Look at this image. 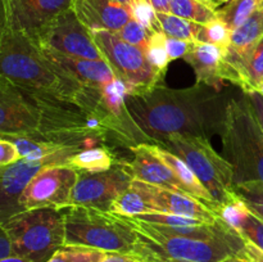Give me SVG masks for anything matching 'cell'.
<instances>
[{"label":"cell","mask_w":263,"mask_h":262,"mask_svg":"<svg viewBox=\"0 0 263 262\" xmlns=\"http://www.w3.org/2000/svg\"><path fill=\"white\" fill-rule=\"evenodd\" d=\"M229 48L195 41L189 53L184 57L185 61L194 68L197 84H204L215 89H220L223 82L229 81L228 62Z\"/></svg>","instance_id":"obj_14"},{"label":"cell","mask_w":263,"mask_h":262,"mask_svg":"<svg viewBox=\"0 0 263 262\" xmlns=\"http://www.w3.org/2000/svg\"><path fill=\"white\" fill-rule=\"evenodd\" d=\"M0 76L20 87L73 103L100 117V87L87 86L51 63L40 46L12 22L0 0Z\"/></svg>","instance_id":"obj_2"},{"label":"cell","mask_w":263,"mask_h":262,"mask_svg":"<svg viewBox=\"0 0 263 262\" xmlns=\"http://www.w3.org/2000/svg\"><path fill=\"white\" fill-rule=\"evenodd\" d=\"M235 194L246 203L252 213L263 221V182L251 181L234 186Z\"/></svg>","instance_id":"obj_29"},{"label":"cell","mask_w":263,"mask_h":262,"mask_svg":"<svg viewBox=\"0 0 263 262\" xmlns=\"http://www.w3.org/2000/svg\"><path fill=\"white\" fill-rule=\"evenodd\" d=\"M136 220L144 221L148 223H154V225L162 226H195L202 225L204 222H212V221H203L199 218L185 217V216L174 215V213H163V212H153L146 213V215L134 217Z\"/></svg>","instance_id":"obj_31"},{"label":"cell","mask_w":263,"mask_h":262,"mask_svg":"<svg viewBox=\"0 0 263 262\" xmlns=\"http://www.w3.org/2000/svg\"><path fill=\"white\" fill-rule=\"evenodd\" d=\"M79 171L66 163L48 164L32 177L20 198L21 210L71 205V197Z\"/></svg>","instance_id":"obj_9"},{"label":"cell","mask_w":263,"mask_h":262,"mask_svg":"<svg viewBox=\"0 0 263 262\" xmlns=\"http://www.w3.org/2000/svg\"><path fill=\"white\" fill-rule=\"evenodd\" d=\"M159 27L167 38L179 39V40L198 41L202 25L192 22L185 18L177 17L172 13H157Z\"/></svg>","instance_id":"obj_24"},{"label":"cell","mask_w":263,"mask_h":262,"mask_svg":"<svg viewBox=\"0 0 263 262\" xmlns=\"http://www.w3.org/2000/svg\"><path fill=\"white\" fill-rule=\"evenodd\" d=\"M64 246H81L104 252L133 253L138 233L128 217L84 205L62 208Z\"/></svg>","instance_id":"obj_4"},{"label":"cell","mask_w":263,"mask_h":262,"mask_svg":"<svg viewBox=\"0 0 263 262\" xmlns=\"http://www.w3.org/2000/svg\"><path fill=\"white\" fill-rule=\"evenodd\" d=\"M116 33H117V36H120L122 40H125L126 43L131 44V45L134 46H138L139 49H141V50L144 51L146 50L149 39L153 35V33L149 32L143 25H140V23L135 20L128 21V22Z\"/></svg>","instance_id":"obj_32"},{"label":"cell","mask_w":263,"mask_h":262,"mask_svg":"<svg viewBox=\"0 0 263 262\" xmlns=\"http://www.w3.org/2000/svg\"><path fill=\"white\" fill-rule=\"evenodd\" d=\"M109 212L122 217L134 218L146 213L159 212V210L149 189V184L133 179L130 186L113 200Z\"/></svg>","instance_id":"obj_20"},{"label":"cell","mask_w":263,"mask_h":262,"mask_svg":"<svg viewBox=\"0 0 263 262\" xmlns=\"http://www.w3.org/2000/svg\"><path fill=\"white\" fill-rule=\"evenodd\" d=\"M223 152L234 171V186L263 182V133L248 98L231 99L222 133Z\"/></svg>","instance_id":"obj_3"},{"label":"cell","mask_w":263,"mask_h":262,"mask_svg":"<svg viewBox=\"0 0 263 262\" xmlns=\"http://www.w3.org/2000/svg\"><path fill=\"white\" fill-rule=\"evenodd\" d=\"M36 44L41 49H48L66 55L104 61L103 54L92 40L91 31L82 25L72 8L57 15L44 28Z\"/></svg>","instance_id":"obj_10"},{"label":"cell","mask_w":263,"mask_h":262,"mask_svg":"<svg viewBox=\"0 0 263 262\" xmlns=\"http://www.w3.org/2000/svg\"><path fill=\"white\" fill-rule=\"evenodd\" d=\"M157 13H171V0H148Z\"/></svg>","instance_id":"obj_42"},{"label":"cell","mask_w":263,"mask_h":262,"mask_svg":"<svg viewBox=\"0 0 263 262\" xmlns=\"http://www.w3.org/2000/svg\"><path fill=\"white\" fill-rule=\"evenodd\" d=\"M109 2H112V3H116V4L123 5V7H127V8H130L131 5H133L134 3L136 2V0H109Z\"/></svg>","instance_id":"obj_44"},{"label":"cell","mask_w":263,"mask_h":262,"mask_svg":"<svg viewBox=\"0 0 263 262\" xmlns=\"http://www.w3.org/2000/svg\"><path fill=\"white\" fill-rule=\"evenodd\" d=\"M236 231L247 241L254 244L263 251V221L259 217H257L254 213H252L251 210L243 218Z\"/></svg>","instance_id":"obj_34"},{"label":"cell","mask_w":263,"mask_h":262,"mask_svg":"<svg viewBox=\"0 0 263 262\" xmlns=\"http://www.w3.org/2000/svg\"><path fill=\"white\" fill-rule=\"evenodd\" d=\"M130 151L133 152L134 158L127 162V167L134 179L140 180L146 184L164 188L172 192H182L189 194L186 188L177 179L171 169L164 164L161 159L153 156L146 149L145 144L141 143L130 146Z\"/></svg>","instance_id":"obj_16"},{"label":"cell","mask_w":263,"mask_h":262,"mask_svg":"<svg viewBox=\"0 0 263 262\" xmlns=\"http://www.w3.org/2000/svg\"><path fill=\"white\" fill-rule=\"evenodd\" d=\"M261 82H263V73H262V76H261ZM261 82H259V84H261ZM258 87V86H257Z\"/></svg>","instance_id":"obj_49"},{"label":"cell","mask_w":263,"mask_h":262,"mask_svg":"<svg viewBox=\"0 0 263 262\" xmlns=\"http://www.w3.org/2000/svg\"><path fill=\"white\" fill-rule=\"evenodd\" d=\"M199 2L203 3V4L208 5L210 8H213V9H217V8H218V5L216 4L215 2H212V0H199Z\"/></svg>","instance_id":"obj_45"},{"label":"cell","mask_w":263,"mask_h":262,"mask_svg":"<svg viewBox=\"0 0 263 262\" xmlns=\"http://www.w3.org/2000/svg\"><path fill=\"white\" fill-rule=\"evenodd\" d=\"M128 9H130L131 18L138 21L149 32L154 33L157 31H161L158 18H157V12L149 4L148 0H136Z\"/></svg>","instance_id":"obj_33"},{"label":"cell","mask_w":263,"mask_h":262,"mask_svg":"<svg viewBox=\"0 0 263 262\" xmlns=\"http://www.w3.org/2000/svg\"><path fill=\"white\" fill-rule=\"evenodd\" d=\"M0 138L12 141L15 148H17L18 153H20L21 159H28V161H40V159L48 158V157H51L64 151L82 149L80 146L66 145V144L40 140V139L23 135H2Z\"/></svg>","instance_id":"obj_22"},{"label":"cell","mask_w":263,"mask_h":262,"mask_svg":"<svg viewBox=\"0 0 263 262\" xmlns=\"http://www.w3.org/2000/svg\"><path fill=\"white\" fill-rule=\"evenodd\" d=\"M100 262H144L133 253H118V252H107L104 258Z\"/></svg>","instance_id":"obj_39"},{"label":"cell","mask_w":263,"mask_h":262,"mask_svg":"<svg viewBox=\"0 0 263 262\" xmlns=\"http://www.w3.org/2000/svg\"><path fill=\"white\" fill-rule=\"evenodd\" d=\"M263 36V8H258L248 20L231 33L229 51L238 58H243Z\"/></svg>","instance_id":"obj_21"},{"label":"cell","mask_w":263,"mask_h":262,"mask_svg":"<svg viewBox=\"0 0 263 262\" xmlns=\"http://www.w3.org/2000/svg\"><path fill=\"white\" fill-rule=\"evenodd\" d=\"M133 254H135L136 257H139V258L144 262H190V261H181V259L164 258V257L154 256V254L146 253V252H140V251L133 252Z\"/></svg>","instance_id":"obj_40"},{"label":"cell","mask_w":263,"mask_h":262,"mask_svg":"<svg viewBox=\"0 0 263 262\" xmlns=\"http://www.w3.org/2000/svg\"><path fill=\"white\" fill-rule=\"evenodd\" d=\"M138 233L134 252L140 251L158 257L190 262H223L238 257L246 246L243 236L236 239H200L172 235L157 230L144 221L130 218Z\"/></svg>","instance_id":"obj_5"},{"label":"cell","mask_w":263,"mask_h":262,"mask_svg":"<svg viewBox=\"0 0 263 262\" xmlns=\"http://www.w3.org/2000/svg\"><path fill=\"white\" fill-rule=\"evenodd\" d=\"M212 2H215L217 5H220V4H222V3H229V2H231V0H212Z\"/></svg>","instance_id":"obj_47"},{"label":"cell","mask_w":263,"mask_h":262,"mask_svg":"<svg viewBox=\"0 0 263 262\" xmlns=\"http://www.w3.org/2000/svg\"><path fill=\"white\" fill-rule=\"evenodd\" d=\"M261 8H263V0H262V3H261Z\"/></svg>","instance_id":"obj_50"},{"label":"cell","mask_w":263,"mask_h":262,"mask_svg":"<svg viewBox=\"0 0 263 262\" xmlns=\"http://www.w3.org/2000/svg\"><path fill=\"white\" fill-rule=\"evenodd\" d=\"M261 3L262 0H231L222 9H217V17L234 31L261 8Z\"/></svg>","instance_id":"obj_26"},{"label":"cell","mask_w":263,"mask_h":262,"mask_svg":"<svg viewBox=\"0 0 263 262\" xmlns=\"http://www.w3.org/2000/svg\"><path fill=\"white\" fill-rule=\"evenodd\" d=\"M244 94L247 95L252 108H253L254 113H256V117L257 120H258V123L259 126H261L263 133V95L259 91H257V90L244 92Z\"/></svg>","instance_id":"obj_37"},{"label":"cell","mask_w":263,"mask_h":262,"mask_svg":"<svg viewBox=\"0 0 263 262\" xmlns=\"http://www.w3.org/2000/svg\"><path fill=\"white\" fill-rule=\"evenodd\" d=\"M171 13L199 25L217 20V9L210 8L199 0H171Z\"/></svg>","instance_id":"obj_25"},{"label":"cell","mask_w":263,"mask_h":262,"mask_svg":"<svg viewBox=\"0 0 263 262\" xmlns=\"http://www.w3.org/2000/svg\"><path fill=\"white\" fill-rule=\"evenodd\" d=\"M91 36L116 77L127 85L128 95L143 94L161 84L163 76L152 67L145 51L110 31H91Z\"/></svg>","instance_id":"obj_8"},{"label":"cell","mask_w":263,"mask_h":262,"mask_svg":"<svg viewBox=\"0 0 263 262\" xmlns=\"http://www.w3.org/2000/svg\"><path fill=\"white\" fill-rule=\"evenodd\" d=\"M133 179L127 162L123 161H116L107 171H79L72 192L71 205L109 211L113 200L130 186Z\"/></svg>","instance_id":"obj_11"},{"label":"cell","mask_w":263,"mask_h":262,"mask_svg":"<svg viewBox=\"0 0 263 262\" xmlns=\"http://www.w3.org/2000/svg\"><path fill=\"white\" fill-rule=\"evenodd\" d=\"M229 103L220 90L204 84L187 89H170L159 84L126 98L136 145L148 141L162 144L174 134L205 139L221 135Z\"/></svg>","instance_id":"obj_1"},{"label":"cell","mask_w":263,"mask_h":262,"mask_svg":"<svg viewBox=\"0 0 263 262\" xmlns=\"http://www.w3.org/2000/svg\"><path fill=\"white\" fill-rule=\"evenodd\" d=\"M9 254H13L12 252V246H10V241L8 239L7 233H5L4 228L0 223V258L5 256H9Z\"/></svg>","instance_id":"obj_41"},{"label":"cell","mask_w":263,"mask_h":262,"mask_svg":"<svg viewBox=\"0 0 263 262\" xmlns=\"http://www.w3.org/2000/svg\"><path fill=\"white\" fill-rule=\"evenodd\" d=\"M152 194L159 212L174 213L185 217L199 218L203 221H216L218 216L200 199L182 192H172L164 188L149 184Z\"/></svg>","instance_id":"obj_18"},{"label":"cell","mask_w":263,"mask_h":262,"mask_svg":"<svg viewBox=\"0 0 263 262\" xmlns=\"http://www.w3.org/2000/svg\"><path fill=\"white\" fill-rule=\"evenodd\" d=\"M21 159L20 153L12 141L0 138V167L15 163Z\"/></svg>","instance_id":"obj_36"},{"label":"cell","mask_w":263,"mask_h":262,"mask_svg":"<svg viewBox=\"0 0 263 262\" xmlns=\"http://www.w3.org/2000/svg\"><path fill=\"white\" fill-rule=\"evenodd\" d=\"M238 257L246 262H263V251L254 244L246 241V246Z\"/></svg>","instance_id":"obj_38"},{"label":"cell","mask_w":263,"mask_h":262,"mask_svg":"<svg viewBox=\"0 0 263 262\" xmlns=\"http://www.w3.org/2000/svg\"><path fill=\"white\" fill-rule=\"evenodd\" d=\"M192 45L193 41L179 40V39L167 38L166 36V49L167 54H168L170 62L175 61V59L184 58V57L190 51Z\"/></svg>","instance_id":"obj_35"},{"label":"cell","mask_w":263,"mask_h":262,"mask_svg":"<svg viewBox=\"0 0 263 262\" xmlns=\"http://www.w3.org/2000/svg\"><path fill=\"white\" fill-rule=\"evenodd\" d=\"M12 22L33 41L62 12L71 9L73 0H3Z\"/></svg>","instance_id":"obj_13"},{"label":"cell","mask_w":263,"mask_h":262,"mask_svg":"<svg viewBox=\"0 0 263 262\" xmlns=\"http://www.w3.org/2000/svg\"><path fill=\"white\" fill-rule=\"evenodd\" d=\"M116 159L112 152L105 145L81 149L67 159V164L79 171L102 172L107 171L115 164Z\"/></svg>","instance_id":"obj_23"},{"label":"cell","mask_w":263,"mask_h":262,"mask_svg":"<svg viewBox=\"0 0 263 262\" xmlns=\"http://www.w3.org/2000/svg\"><path fill=\"white\" fill-rule=\"evenodd\" d=\"M0 262H30L27 261L26 258L23 257L17 256V254H9V256H5L0 258Z\"/></svg>","instance_id":"obj_43"},{"label":"cell","mask_w":263,"mask_h":262,"mask_svg":"<svg viewBox=\"0 0 263 262\" xmlns=\"http://www.w3.org/2000/svg\"><path fill=\"white\" fill-rule=\"evenodd\" d=\"M72 10L90 31L117 32L131 18L130 9L109 0H73Z\"/></svg>","instance_id":"obj_15"},{"label":"cell","mask_w":263,"mask_h":262,"mask_svg":"<svg viewBox=\"0 0 263 262\" xmlns=\"http://www.w3.org/2000/svg\"><path fill=\"white\" fill-rule=\"evenodd\" d=\"M145 144L146 149H148L153 156H156L157 158L161 159L164 164H167V166L171 169V171L176 175L177 179H179L180 181L184 184V186L186 188L187 193H189L190 195L202 200L207 207H210L211 210L216 213V211L218 210V204L216 203V200L213 199L211 193L203 186V184L199 181V179L195 176V174L192 171V169H190L180 157L171 153V152L167 151V149L162 148L161 145H157V144Z\"/></svg>","instance_id":"obj_19"},{"label":"cell","mask_w":263,"mask_h":262,"mask_svg":"<svg viewBox=\"0 0 263 262\" xmlns=\"http://www.w3.org/2000/svg\"><path fill=\"white\" fill-rule=\"evenodd\" d=\"M257 91H259L263 95V82H261V84L258 85V87H257Z\"/></svg>","instance_id":"obj_48"},{"label":"cell","mask_w":263,"mask_h":262,"mask_svg":"<svg viewBox=\"0 0 263 262\" xmlns=\"http://www.w3.org/2000/svg\"><path fill=\"white\" fill-rule=\"evenodd\" d=\"M145 54L152 67L161 76H164V72L170 63V58L166 49V35L162 31H157L151 36Z\"/></svg>","instance_id":"obj_28"},{"label":"cell","mask_w":263,"mask_h":262,"mask_svg":"<svg viewBox=\"0 0 263 262\" xmlns=\"http://www.w3.org/2000/svg\"><path fill=\"white\" fill-rule=\"evenodd\" d=\"M107 252L81 246H63L46 262H100Z\"/></svg>","instance_id":"obj_27"},{"label":"cell","mask_w":263,"mask_h":262,"mask_svg":"<svg viewBox=\"0 0 263 262\" xmlns=\"http://www.w3.org/2000/svg\"><path fill=\"white\" fill-rule=\"evenodd\" d=\"M13 254L30 262H46L64 246V216L55 208H33L15 213L3 223Z\"/></svg>","instance_id":"obj_6"},{"label":"cell","mask_w":263,"mask_h":262,"mask_svg":"<svg viewBox=\"0 0 263 262\" xmlns=\"http://www.w3.org/2000/svg\"><path fill=\"white\" fill-rule=\"evenodd\" d=\"M223 262H246V261L241 258H239V257H230V258H228L226 261H223Z\"/></svg>","instance_id":"obj_46"},{"label":"cell","mask_w":263,"mask_h":262,"mask_svg":"<svg viewBox=\"0 0 263 262\" xmlns=\"http://www.w3.org/2000/svg\"><path fill=\"white\" fill-rule=\"evenodd\" d=\"M79 151L81 149L64 151L40 161L20 159L15 163L0 167V223L3 225L8 218L22 211L20 205L21 195L41 169L53 163L67 164V159Z\"/></svg>","instance_id":"obj_12"},{"label":"cell","mask_w":263,"mask_h":262,"mask_svg":"<svg viewBox=\"0 0 263 262\" xmlns=\"http://www.w3.org/2000/svg\"><path fill=\"white\" fill-rule=\"evenodd\" d=\"M231 33H233V31L220 18H217V20L212 21L211 23L202 25L199 36H198V41L228 49L230 48L231 44Z\"/></svg>","instance_id":"obj_30"},{"label":"cell","mask_w":263,"mask_h":262,"mask_svg":"<svg viewBox=\"0 0 263 262\" xmlns=\"http://www.w3.org/2000/svg\"><path fill=\"white\" fill-rule=\"evenodd\" d=\"M41 50L51 63L87 86L100 87L116 79L115 72L105 61L77 58V57L66 55V54L57 53L48 49H41Z\"/></svg>","instance_id":"obj_17"},{"label":"cell","mask_w":263,"mask_h":262,"mask_svg":"<svg viewBox=\"0 0 263 262\" xmlns=\"http://www.w3.org/2000/svg\"><path fill=\"white\" fill-rule=\"evenodd\" d=\"M159 145L176 154L192 169L218 207L233 197V167L225 157L215 151L210 139L174 134Z\"/></svg>","instance_id":"obj_7"}]
</instances>
